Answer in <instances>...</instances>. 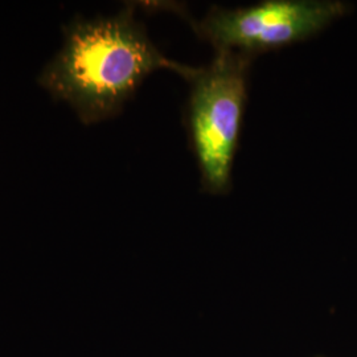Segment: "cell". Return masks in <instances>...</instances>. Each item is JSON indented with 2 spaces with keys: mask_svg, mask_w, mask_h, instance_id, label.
Returning a JSON list of instances; mask_svg holds the SVG:
<instances>
[{
  "mask_svg": "<svg viewBox=\"0 0 357 357\" xmlns=\"http://www.w3.org/2000/svg\"><path fill=\"white\" fill-rule=\"evenodd\" d=\"M160 69L188 81L197 68L165 56L135 17V7L126 6L113 15L72 22L38 81L84 125H94L119 114L143 81Z\"/></svg>",
  "mask_w": 357,
  "mask_h": 357,
  "instance_id": "6da1fadb",
  "label": "cell"
},
{
  "mask_svg": "<svg viewBox=\"0 0 357 357\" xmlns=\"http://www.w3.org/2000/svg\"><path fill=\"white\" fill-rule=\"evenodd\" d=\"M253 60L241 52L215 51L211 64L197 68L188 79V135L202 190L211 196L231 190Z\"/></svg>",
  "mask_w": 357,
  "mask_h": 357,
  "instance_id": "7a4b0ae2",
  "label": "cell"
},
{
  "mask_svg": "<svg viewBox=\"0 0 357 357\" xmlns=\"http://www.w3.org/2000/svg\"><path fill=\"white\" fill-rule=\"evenodd\" d=\"M351 10L342 0H266L233 10L213 6L203 19H190V24L215 51L255 59L318 36Z\"/></svg>",
  "mask_w": 357,
  "mask_h": 357,
  "instance_id": "3957f363",
  "label": "cell"
}]
</instances>
